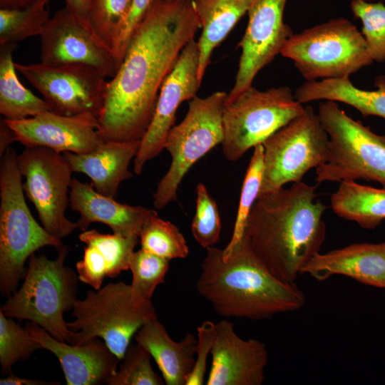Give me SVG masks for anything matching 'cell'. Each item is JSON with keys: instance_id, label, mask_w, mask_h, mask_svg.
<instances>
[{"instance_id": "1", "label": "cell", "mask_w": 385, "mask_h": 385, "mask_svg": "<svg viewBox=\"0 0 385 385\" xmlns=\"http://www.w3.org/2000/svg\"><path fill=\"white\" fill-rule=\"evenodd\" d=\"M201 28L193 0H152L115 76L107 81L98 131L104 141L141 140L163 81Z\"/></svg>"}, {"instance_id": "2", "label": "cell", "mask_w": 385, "mask_h": 385, "mask_svg": "<svg viewBox=\"0 0 385 385\" xmlns=\"http://www.w3.org/2000/svg\"><path fill=\"white\" fill-rule=\"evenodd\" d=\"M316 187L302 181L260 195L242 239L277 279L295 284L302 267L326 238L327 206L316 200Z\"/></svg>"}, {"instance_id": "3", "label": "cell", "mask_w": 385, "mask_h": 385, "mask_svg": "<svg viewBox=\"0 0 385 385\" xmlns=\"http://www.w3.org/2000/svg\"><path fill=\"white\" fill-rule=\"evenodd\" d=\"M206 250L196 289L217 314L261 320L304 305L296 284L274 277L242 239L229 249Z\"/></svg>"}, {"instance_id": "4", "label": "cell", "mask_w": 385, "mask_h": 385, "mask_svg": "<svg viewBox=\"0 0 385 385\" xmlns=\"http://www.w3.org/2000/svg\"><path fill=\"white\" fill-rule=\"evenodd\" d=\"M15 150L9 148L0 163V291L10 297L24 278L26 260L46 246L63 245L31 215L26 202Z\"/></svg>"}, {"instance_id": "5", "label": "cell", "mask_w": 385, "mask_h": 385, "mask_svg": "<svg viewBox=\"0 0 385 385\" xmlns=\"http://www.w3.org/2000/svg\"><path fill=\"white\" fill-rule=\"evenodd\" d=\"M68 248H58L55 260L32 254L24 281L1 307L8 317L34 322L55 339L68 342L71 332L63 314L73 309L78 300V277L64 265Z\"/></svg>"}, {"instance_id": "6", "label": "cell", "mask_w": 385, "mask_h": 385, "mask_svg": "<svg viewBox=\"0 0 385 385\" xmlns=\"http://www.w3.org/2000/svg\"><path fill=\"white\" fill-rule=\"evenodd\" d=\"M72 310L75 319L66 322L71 332L68 343L79 345L99 337L120 360L132 337L157 317L151 299L143 297L131 284L123 282L87 291L85 299H78Z\"/></svg>"}, {"instance_id": "7", "label": "cell", "mask_w": 385, "mask_h": 385, "mask_svg": "<svg viewBox=\"0 0 385 385\" xmlns=\"http://www.w3.org/2000/svg\"><path fill=\"white\" fill-rule=\"evenodd\" d=\"M317 114L329 146L326 162L316 168V181L365 180L385 187V135L351 118L335 101L320 102Z\"/></svg>"}, {"instance_id": "8", "label": "cell", "mask_w": 385, "mask_h": 385, "mask_svg": "<svg viewBox=\"0 0 385 385\" xmlns=\"http://www.w3.org/2000/svg\"><path fill=\"white\" fill-rule=\"evenodd\" d=\"M280 54L307 81L349 77L374 61L361 32L344 18L294 34Z\"/></svg>"}, {"instance_id": "9", "label": "cell", "mask_w": 385, "mask_h": 385, "mask_svg": "<svg viewBox=\"0 0 385 385\" xmlns=\"http://www.w3.org/2000/svg\"><path fill=\"white\" fill-rule=\"evenodd\" d=\"M305 106L288 86L260 91L253 86L225 101L222 153L238 160L249 149L262 144L277 130L302 115Z\"/></svg>"}, {"instance_id": "10", "label": "cell", "mask_w": 385, "mask_h": 385, "mask_svg": "<svg viewBox=\"0 0 385 385\" xmlns=\"http://www.w3.org/2000/svg\"><path fill=\"white\" fill-rule=\"evenodd\" d=\"M227 93L217 91L205 98L195 96L188 113L168 133L165 148L172 161L159 181L153 205L162 209L177 199L178 187L190 168L224 138L223 111Z\"/></svg>"}, {"instance_id": "11", "label": "cell", "mask_w": 385, "mask_h": 385, "mask_svg": "<svg viewBox=\"0 0 385 385\" xmlns=\"http://www.w3.org/2000/svg\"><path fill=\"white\" fill-rule=\"evenodd\" d=\"M262 145L264 173L259 195L302 181L309 170L326 162L329 140L318 114L311 106H305L302 115Z\"/></svg>"}, {"instance_id": "12", "label": "cell", "mask_w": 385, "mask_h": 385, "mask_svg": "<svg viewBox=\"0 0 385 385\" xmlns=\"http://www.w3.org/2000/svg\"><path fill=\"white\" fill-rule=\"evenodd\" d=\"M25 195L34 205L43 228L61 240L77 228L66 216L73 170L63 155L43 146H26L17 157Z\"/></svg>"}, {"instance_id": "13", "label": "cell", "mask_w": 385, "mask_h": 385, "mask_svg": "<svg viewBox=\"0 0 385 385\" xmlns=\"http://www.w3.org/2000/svg\"><path fill=\"white\" fill-rule=\"evenodd\" d=\"M17 71L43 96L52 111L66 115L90 113L98 117L108 76L83 64L15 63Z\"/></svg>"}, {"instance_id": "14", "label": "cell", "mask_w": 385, "mask_h": 385, "mask_svg": "<svg viewBox=\"0 0 385 385\" xmlns=\"http://www.w3.org/2000/svg\"><path fill=\"white\" fill-rule=\"evenodd\" d=\"M287 0H252L247 11L248 23L238 44L241 56L230 101L252 86L257 74L270 64L294 34L284 21Z\"/></svg>"}, {"instance_id": "15", "label": "cell", "mask_w": 385, "mask_h": 385, "mask_svg": "<svg viewBox=\"0 0 385 385\" xmlns=\"http://www.w3.org/2000/svg\"><path fill=\"white\" fill-rule=\"evenodd\" d=\"M40 37L41 63L86 65L101 71L108 78L113 77L118 68L112 51L86 21L66 6L48 19Z\"/></svg>"}, {"instance_id": "16", "label": "cell", "mask_w": 385, "mask_h": 385, "mask_svg": "<svg viewBox=\"0 0 385 385\" xmlns=\"http://www.w3.org/2000/svg\"><path fill=\"white\" fill-rule=\"evenodd\" d=\"M199 49L192 39L183 49L160 88L151 122L140 140L133 159V170L141 174L145 164L158 156L165 148L168 133L173 127L178 107L196 96L200 82L198 79Z\"/></svg>"}, {"instance_id": "17", "label": "cell", "mask_w": 385, "mask_h": 385, "mask_svg": "<svg viewBox=\"0 0 385 385\" xmlns=\"http://www.w3.org/2000/svg\"><path fill=\"white\" fill-rule=\"evenodd\" d=\"M5 120L17 140L26 147L43 146L60 153L85 154L104 142L98 131V118L90 113L66 115L46 111L23 120Z\"/></svg>"}, {"instance_id": "18", "label": "cell", "mask_w": 385, "mask_h": 385, "mask_svg": "<svg viewBox=\"0 0 385 385\" xmlns=\"http://www.w3.org/2000/svg\"><path fill=\"white\" fill-rule=\"evenodd\" d=\"M217 338L211 351L207 385H261L265 381L268 352L257 339L245 340L227 320L215 324Z\"/></svg>"}, {"instance_id": "19", "label": "cell", "mask_w": 385, "mask_h": 385, "mask_svg": "<svg viewBox=\"0 0 385 385\" xmlns=\"http://www.w3.org/2000/svg\"><path fill=\"white\" fill-rule=\"evenodd\" d=\"M25 328L42 349L50 351L58 358L67 385L106 384L108 379L117 371L120 360L99 337L76 345L55 339L31 322H28Z\"/></svg>"}, {"instance_id": "20", "label": "cell", "mask_w": 385, "mask_h": 385, "mask_svg": "<svg viewBox=\"0 0 385 385\" xmlns=\"http://www.w3.org/2000/svg\"><path fill=\"white\" fill-rule=\"evenodd\" d=\"M69 207L79 213L76 222L82 231L92 222H101L108 225L113 233L125 237H139L144 223L158 215L152 209L120 203L96 191L91 184L76 178L70 185Z\"/></svg>"}, {"instance_id": "21", "label": "cell", "mask_w": 385, "mask_h": 385, "mask_svg": "<svg viewBox=\"0 0 385 385\" xmlns=\"http://www.w3.org/2000/svg\"><path fill=\"white\" fill-rule=\"evenodd\" d=\"M318 281L344 275L362 284L385 289V242L354 243L316 254L302 269Z\"/></svg>"}, {"instance_id": "22", "label": "cell", "mask_w": 385, "mask_h": 385, "mask_svg": "<svg viewBox=\"0 0 385 385\" xmlns=\"http://www.w3.org/2000/svg\"><path fill=\"white\" fill-rule=\"evenodd\" d=\"M86 245L83 259L76 264L78 279L98 289L106 277H116L129 270L138 236L125 237L118 234H103L92 229L79 235Z\"/></svg>"}, {"instance_id": "23", "label": "cell", "mask_w": 385, "mask_h": 385, "mask_svg": "<svg viewBox=\"0 0 385 385\" xmlns=\"http://www.w3.org/2000/svg\"><path fill=\"white\" fill-rule=\"evenodd\" d=\"M140 140L104 141L96 150L85 154L62 153L73 172L86 175L98 192L113 197L120 184L133 175L128 167L137 154Z\"/></svg>"}, {"instance_id": "24", "label": "cell", "mask_w": 385, "mask_h": 385, "mask_svg": "<svg viewBox=\"0 0 385 385\" xmlns=\"http://www.w3.org/2000/svg\"><path fill=\"white\" fill-rule=\"evenodd\" d=\"M135 340L154 359L165 384H186L195 361L197 339L193 334H187L180 342H175L155 317L136 332Z\"/></svg>"}, {"instance_id": "25", "label": "cell", "mask_w": 385, "mask_h": 385, "mask_svg": "<svg viewBox=\"0 0 385 385\" xmlns=\"http://www.w3.org/2000/svg\"><path fill=\"white\" fill-rule=\"evenodd\" d=\"M374 86V90L361 89L349 77L306 81L297 88L294 97L302 104L322 100L341 102L354 108L365 118L375 115L385 119V76H378Z\"/></svg>"}, {"instance_id": "26", "label": "cell", "mask_w": 385, "mask_h": 385, "mask_svg": "<svg viewBox=\"0 0 385 385\" xmlns=\"http://www.w3.org/2000/svg\"><path fill=\"white\" fill-rule=\"evenodd\" d=\"M193 2L202 28L197 41L199 49L197 75L201 83L214 49L247 14L252 0H193Z\"/></svg>"}, {"instance_id": "27", "label": "cell", "mask_w": 385, "mask_h": 385, "mask_svg": "<svg viewBox=\"0 0 385 385\" xmlns=\"http://www.w3.org/2000/svg\"><path fill=\"white\" fill-rule=\"evenodd\" d=\"M330 206L339 217L373 230L385 220V187L376 188L344 180L331 195Z\"/></svg>"}, {"instance_id": "28", "label": "cell", "mask_w": 385, "mask_h": 385, "mask_svg": "<svg viewBox=\"0 0 385 385\" xmlns=\"http://www.w3.org/2000/svg\"><path fill=\"white\" fill-rule=\"evenodd\" d=\"M16 43L0 46V113L10 120H23L46 111L49 104L25 88L16 75L13 52Z\"/></svg>"}, {"instance_id": "29", "label": "cell", "mask_w": 385, "mask_h": 385, "mask_svg": "<svg viewBox=\"0 0 385 385\" xmlns=\"http://www.w3.org/2000/svg\"><path fill=\"white\" fill-rule=\"evenodd\" d=\"M50 0H38L21 9H0V46L41 36L48 21Z\"/></svg>"}, {"instance_id": "30", "label": "cell", "mask_w": 385, "mask_h": 385, "mask_svg": "<svg viewBox=\"0 0 385 385\" xmlns=\"http://www.w3.org/2000/svg\"><path fill=\"white\" fill-rule=\"evenodd\" d=\"M141 248L165 258H186L189 249L183 235L174 224L154 215L143 225L139 235Z\"/></svg>"}, {"instance_id": "31", "label": "cell", "mask_w": 385, "mask_h": 385, "mask_svg": "<svg viewBox=\"0 0 385 385\" xmlns=\"http://www.w3.org/2000/svg\"><path fill=\"white\" fill-rule=\"evenodd\" d=\"M133 0H91L86 21L101 41L113 50Z\"/></svg>"}, {"instance_id": "32", "label": "cell", "mask_w": 385, "mask_h": 385, "mask_svg": "<svg viewBox=\"0 0 385 385\" xmlns=\"http://www.w3.org/2000/svg\"><path fill=\"white\" fill-rule=\"evenodd\" d=\"M38 349H42L41 345L30 337L25 327L0 311V363L2 374L12 373L11 367L15 363L26 361Z\"/></svg>"}, {"instance_id": "33", "label": "cell", "mask_w": 385, "mask_h": 385, "mask_svg": "<svg viewBox=\"0 0 385 385\" xmlns=\"http://www.w3.org/2000/svg\"><path fill=\"white\" fill-rule=\"evenodd\" d=\"M264 173V146L254 147L243 180L234 230L231 240L225 249L231 248L243 235L250 211L257 200L262 185Z\"/></svg>"}, {"instance_id": "34", "label": "cell", "mask_w": 385, "mask_h": 385, "mask_svg": "<svg viewBox=\"0 0 385 385\" xmlns=\"http://www.w3.org/2000/svg\"><path fill=\"white\" fill-rule=\"evenodd\" d=\"M354 16L362 24L361 34L369 54L378 62L385 61V5L366 0H351Z\"/></svg>"}, {"instance_id": "35", "label": "cell", "mask_w": 385, "mask_h": 385, "mask_svg": "<svg viewBox=\"0 0 385 385\" xmlns=\"http://www.w3.org/2000/svg\"><path fill=\"white\" fill-rule=\"evenodd\" d=\"M151 355L141 346L130 345L119 369L106 381L109 385H163V378L155 373L150 364Z\"/></svg>"}, {"instance_id": "36", "label": "cell", "mask_w": 385, "mask_h": 385, "mask_svg": "<svg viewBox=\"0 0 385 385\" xmlns=\"http://www.w3.org/2000/svg\"><path fill=\"white\" fill-rule=\"evenodd\" d=\"M221 228L217 204L205 185L200 183L196 188V208L191 223L192 234L196 242L207 250L219 242Z\"/></svg>"}, {"instance_id": "37", "label": "cell", "mask_w": 385, "mask_h": 385, "mask_svg": "<svg viewBox=\"0 0 385 385\" xmlns=\"http://www.w3.org/2000/svg\"><path fill=\"white\" fill-rule=\"evenodd\" d=\"M169 260L142 248L132 255L129 270L132 287L143 297L151 299L156 287L164 282Z\"/></svg>"}, {"instance_id": "38", "label": "cell", "mask_w": 385, "mask_h": 385, "mask_svg": "<svg viewBox=\"0 0 385 385\" xmlns=\"http://www.w3.org/2000/svg\"><path fill=\"white\" fill-rule=\"evenodd\" d=\"M217 338L216 325L207 320L197 327L195 361L185 385H202L207 368V359Z\"/></svg>"}, {"instance_id": "39", "label": "cell", "mask_w": 385, "mask_h": 385, "mask_svg": "<svg viewBox=\"0 0 385 385\" xmlns=\"http://www.w3.org/2000/svg\"><path fill=\"white\" fill-rule=\"evenodd\" d=\"M152 0H133L128 16L117 39L113 56L119 67L130 39L142 21Z\"/></svg>"}, {"instance_id": "40", "label": "cell", "mask_w": 385, "mask_h": 385, "mask_svg": "<svg viewBox=\"0 0 385 385\" xmlns=\"http://www.w3.org/2000/svg\"><path fill=\"white\" fill-rule=\"evenodd\" d=\"M17 140L15 132L4 118L0 121V156L1 157L10 145Z\"/></svg>"}, {"instance_id": "41", "label": "cell", "mask_w": 385, "mask_h": 385, "mask_svg": "<svg viewBox=\"0 0 385 385\" xmlns=\"http://www.w3.org/2000/svg\"><path fill=\"white\" fill-rule=\"evenodd\" d=\"M1 385H59V381H46L39 379H31L17 376L12 373L1 379Z\"/></svg>"}, {"instance_id": "42", "label": "cell", "mask_w": 385, "mask_h": 385, "mask_svg": "<svg viewBox=\"0 0 385 385\" xmlns=\"http://www.w3.org/2000/svg\"><path fill=\"white\" fill-rule=\"evenodd\" d=\"M91 0H68L66 6L83 21H86L87 11Z\"/></svg>"}, {"instance_id": "43", "label": "cell", "mask_w": 385, "mask_h": 385, "mask_svg": "<svg viewBox=\"0 0 385 385\" xmlns=\"http://www.w3.org/2000/svg\"><path fill=\"white\" fill-rule=\"evenodd\" d=\"M38 0H0L1 9H21ZM68 0H64L66 2Z\"/></svg>"}, {"instance_id": "44", "label": "cell", "mask_w": 385, "mask_h": 385, "mask_svg": "<svg viewBox=\"0 0 385 385\" xmlns=\"http://www.w3.org/2000/svg\"><path fill=\"white\" fill-rule=\"evenodd\" d=\"M366 1H371V0H366Z\"/></svg>"}]
</instances>
